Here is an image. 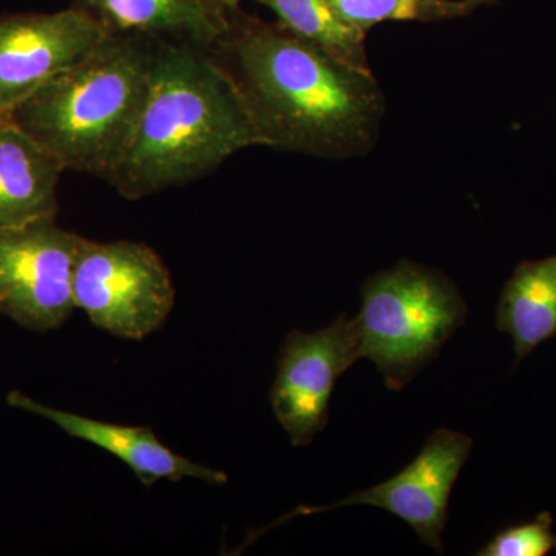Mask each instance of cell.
Wrapping results in <instances>:
<instances>
[{
	"label": "cell",
	"mask_w": 556,
	"mask_h": 556,
	"mask_svg": "<svg viewBox=\"0 0 556 556\" xmlns=\"http://www.w3.org/2000/svg\"><path fill=\"white\" fill-rule=\"evenodd\" d=\"M236 84L265 148L324 160L371 152L386 116L372 72L351 67L283 25L230 11L207 50Z\"/></svg>",
	"instance_id": "6da1fadb"
},
{
	"label": "cell",
	"mask_w": 556,
	"mask_h": 556,
	"mask_svg": "<svg viewBox=\"0 0 556 556\" xmlns=\"http://www.w3.org/2000/svg\"><path fill=\"white\" fill-rule=\"evenodd\" d=\"M254 146L262 138L217 61L189 43L156 40L148 98L104 181L124 199L141 200L195 181Z\"/></svg>",
	"instance_id": "7a4b0ae2"
},
{
	"label": "cell",
	"mask_w": 556,
	"mask_h": 556,
	"mask_svg": "<svg viewBox=\"0 0 556 556\" xmlns=\"http://www.w3.org/2000/svg\"><path fill=\"white\" fill-rule=\"evenodd\" d=\"M156 40L108 35L7 115L65 170L105 179L134 134L152 78Z\"/></svg>",
	"instance_id": "3957f363"
},
{
	"label": "cell",
	"mask_w": 556,
	"mask_h": 556,
	"mask_svg": "<svg viewBox=\"0 0 556 556\" xmlns=\"http://www.w3.org/2000/svg\"><path fill=\"white\" fill-rule=\"evenodd\" d=\"M459 288L438 269L401 260L362 287L356 317L362 357L375 362L390 390L401 391L466 324Z\"/></svg>",
	"instance_id": "277c9868"
},
{
	"label": "cell",
	"mask_w": 556,
	"mask_h": 556,
	"mask_svg": "<svg viewBox=\"0 0 556 556\" xmlns=\"http://www.w3.org/2000/svg\"><path fill=\"white\" fill-rule=\"evenodd\" d=\"M73 299L94 327L116 338L142 340L169 317L175 288L169 269L148 244L83 239Z\"/></svg>",
	"instance_id": "5b68a950"
},
{
	"label": "cell",
	"mask_w": 556,
	"mask_h": 556,
	"mask_svg": "<svg viewBox=\"0 0 556 556\" xmlns=\"http://www.w3.org/2000/svg\"><path fill=\"white\" fill-rule=\"evenodd\" d=\"M54 218L0 228V314L33 331L61 327L76 308L73 273L84 237Z\"/></svg>",
	"instance_id": "8992f818"
},
{
	"label": "cell",
	"mask_w": 556,
	"mask_h": 556,
	"mask_svg": "<svg viewBox=\"0 0 556 556\" xmlns=\"http://www.w3.org/2000/svg\"><path fill=\"white\" fill-rule=\"evenodd\" d=\"M358 358L362 348L356 317L342 314L318 331L289 332L278 357L270 405L292 445L311 444L327 427L336 383Z\"/></svg>",
	"instance_id": "52a82bcc"
},
{
	"label": "cell",
	"mask_w": 556,
	"mask_h": 556,
	"mask_svg": "<svg viewBox=\"0 0 556 556\" xmlns=\"http://www.w3.org/2000/svg\"><path fill=\"white\" fill-rule=\"evenodd\" d=\"M471 445L473 439L467 434L439 428L427 439L416 459L396 477L364 492L353 493L339 503L324 507H300L289 517L278 519L274 526L295 515L321 514L350 506L379 507L407 522L426 546L442 554L450 493L470 456Z\"/></svg>",
	"instance_id": "ba28073f"
},
{
	"label": "cell",
	"mask_w": 556,
	"mask_h": 556,
	"mask_svg": "<svg viewBox=\"0 0 556 556\" xmlns=\"http://www.w3.org/2000/svg\"><path fill=\"white\" fill-rule=\"evenodd\" d=\"M105 36L97 22L72 7L0 16V115L84 60Z\"/></svg>",
	"instance_id": "9c48e42d"
},
{
	"label": "cell",
	"mask_w": 556,
	"mask_h": 556,
	"mask_svg": "<svg viewBox=\"0 0 556 556\" xmlns=\"http://www.w3.org/2000/svg\"><path fill=\"white\" fill-rule=\"evenodd\" d=\"M7 401L11 407L46 417L70 437L83 439L118 457L137 475L142 485L152 486L161 479L178 482L186 478L199 479L214 485H225L228 482V475L223 471L192 463L172 452L161 444L149 427L116 426L89 419L64 409L47 407L21 391H11Z\"/></svg>",
	"instance_id": "30bf717a"
},
{
	"label": "cell",
	"mask_w": 556,
	"mask_h": 556,
	"mask_svg": "<svg viewBox=\"0 0 556 556\" xmlns=\"http://www.w3.org/2000/svg\"><path fill=\"white\" fill-rule=\"evenodd\" d=\"M108 35L189 43L211 50L228 31L230 11L219 0H72Z\"/></svg>",
	"instance_id": "8fae6325"
},
{
	"label": "cell",
	"mask_w": 556,
	"mask_h": 556,
	"mask_svg": "<svg viewBox=\"0 0 556 556\" xmlns=\"http://www.w3.org/2000/svg\"><path fill=\"white\" fill-rule=\"evenodd\" d=\"M61 161L0 116V228L56 217Z\"/></svg>",
	"instance_id": "7c38bea8"
},
{
	"label": "cell",
	"mask_w": 556,
	"mask_h": 556,
	"mask_svg": "<svg viewBox=\"0 0 556 556\" xmlns=\"http://www.w3.org/2000/svg\"><path fill=\"white\" fill-rule=\"evenodd\" d=\"M496 327L514 340L518 361L556 336V255L519 263L496 308Z\"/></svg>",
	"instance_id": "4fadbf2b"
},
{
	"label": "cell",
	"mask_w": 556,
	"mask_h": 556,
	"mask_svg": "<svg viewBox=\"0 0 556 556\" xmlns=\"http://www.w3.org/2000/svg\"><path fill=\"white\" fill-rule=\"evenodd\" d=\"M276 13L278 24L351 67L371 72L367 33L340 20L328 0H257Z\"/></svg>",
	"instance_id": "5bb4252c"
},
{
	"label": "cell",
	"mask_w": 556,
	"mask_h": 556,
	"mask_svg": "<svg viewBox=\"0 0 556 556\" xmlns=\"http://www.w3.org/2000/svg\"><path fill=\"white\" fill-rule=\"evenodd\" d=\"M497 0H328L340 20L368 33L382 22H437L466 17Z\"/></svg>",
	"instance_id": "9a60e30c"
},
{
	"label": "cell",
	"mask_w": 556,
	"mask_h": 556,
	"mask_svg": "<svg viewBox=\"0 0 556 556\" xmlns=\"http://www.w3.org/2000/svg\"><path fill=\"white\" fill-rule=\"evenodd\" d=\"M556 547L552 518L547 511L536 521L508 527L478 552L479 556H546Z\"/></svg>",
	"instance_id": "2e32d148"
},
{
	"label": "cell",
	"mask_w": 556,
	"mask_h": 556,
	"mask_svg": "<svg viewBox=\"0 0 556 556\" xmlns=\"http://www.w3.org/2000/svg\"><path fill=\"white\" fill-rule=\"evenodd\" d=\"M219 2H222L223 5L226 7V9L236 10L240 9L241 0H219Z\"/></svg>",
	"instance_id": "e0dca14e"
}]
</instances>
